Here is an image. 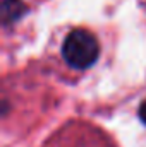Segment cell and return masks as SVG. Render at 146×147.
Segmentation results:
<instances>
[{"mask_svg":"<svg viewBox=\"0 0 146 147\" xmlns=\"http://www.w3.org/2000/svg\"><path fill=\"white\" fill-rule=\"evenodd\" d=\"M26 12V5L21 0H2V24L9 26L21 19Z\"/></svg>","mask_w":146,"mask_h":147,"instance_id":"obj_2","label":"cell"},{"mask_svg":"<svg viewBox=\"0 0 146 147\" xmlns=\"http://www.w3.org/2000/svg\"><path fill=\"white\" fill-rule=\"evenodd\" d=\"M139 118H141V121L146 125V101L141 103V106H139Z\"/></svg>","mask_w":146,"mask_h":147,"instance_id":"obj_3","label":"cell"},{"mask_svg":"<svg viewBox=\"0 0 146 147\" xmlns=\"http://www.w3.org/2000/svg\"><path fill=\"white\" fill-rule=\"evenodd\" d=\"M100 53V46L96 38L86 29L71 31L62 45L64 60L74 69H88L91 67Z\"/></svg>","mask_w":146,"mask_h":147,"instance_id":"obj_1","label":"cell"}]
</instances>
